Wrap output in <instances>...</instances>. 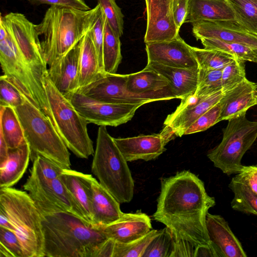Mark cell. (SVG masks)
Here are the masks:
<instances>
[{"label":"cell","mask_w":257,"mask_h":257,"mask_svg":"<svg viewBox=\"0 0 257 257\" xmlns=\"http://www.w3.org/2000/svg\"><path fill=\"white\" fill-rule=\"evenodd\" d=\"M215 205L204 183L189 171L177 172L161 180V192L153 217L165 225L174 244L172 257H194L197 247L211 245L206 215Z\"/></svg>","instance_id":"obj_1"},{"label":"cell","mask_w":257,"mask_h":257,"mask_svg":"<svg viewBox=\"0 0 257 257\" xmlns=\"http://www.w3.org/2000/svg\"><path fill=\"white\" fill-rule=\"evenodd\" d=\"M42 215L45 257H96L108 239L103 228L94 227L73 214Z\"/></svg>","instance_id":"obj_2"},{"label":"cell","mask_w":257,"mask_h":257,"mask_svg":"<svg viewBox=\"0 0 257 257\" xmlns=\"http://www.w3.org/2000/svg\"><path fill=\"white\" fill-rule=\"evenodd\" d=\"M99 5L88 11L56 6L35 25L39 46L48 66L61 59L90 31Z\"/></svg>","instance_id":"obj_3"},{"label":"cell","mask_w":257,"mask_h":257,"mask_svg":"<svg viewBox=\"0 0 257 257\" xmlns=\"http://www.w3.org/2000/svg\"><path fill=\"white\" fill-rule=\"evenodd\" d=\"M0 210L8 217L24 257H44L42 215L27 191L0 188Z\"/></svg>","instance_id":"obj_4"},{"label":"cell","mask_w":257,"mask_h":257,"mask_svg":"<svg viewBox=\"0 0 257 257\" xmlns=\"http://www.w3.org/2000/svg\"><path fill=\"white\" fill-rule=\"evenodd\" d=\"M127 162L106 126H99L91 171L120 203L131 202L134 196V181Z\"/></svg>","instance_id":"obj_5"},{"label":"cell","mask_w":257,"mask_h":257,"mask_svg":"<svg viewBox=\"0 0 257 257\" xmlns=\"http://www.w3.org/2000/svg\"><path fill=\"white\" fill-rule=\"evenodd\" d=\"M41 81L49 104L50 118L56 131L75 156L88 159L94 153L93 142L88 133V122L56 87L48 75V70L43 73Z\"/></svg>","instance_id":"obj_6"},{"label":"cell","mask_w":257,"mask_h":257,"mask_svg":"<svg viewBox=\"0 0 257 257\" xmlns=\"http://www.w3.org/2000/svg\"><path fill=\"white\" fill-rule=\"evenodd\" d=\"M15 108L29 146L31 160L33 162L40 155L65 169H70L69 149L51 119L26 98Z\"/></svg>","instance_id":"obj_7"},{"label":"cell","mask_w":257,"mask_h":257,"mask_svg":"<svg viewBox=\"0 0 257 257\" xmlns=\"http://www.w3.org/2000/svg\"><path fill=\"white\" fill-rule=\"evenodd\" d=\"M228 120L221 142L209 151L207 157L215 167L230 175L243 168L242 158L257 139V121L248 120L246 113Z\"/></svg>","instance_id":"obj_8"},{"label":"cell","mask_w":257,"mask_h":257,"mask_svg":"<svg viewBox=\"0 0 257 257\" xmlns=\"http://www.w3.org/2000/svg\"><path fill=\"white\" fill-rule=\"evenodd\" d=\"M0 62L4 75L29 101L51 119L42 81L35 74L9 33L6 38L0 41Z\"/></svg>","instance_id":"obj_9"},{"label":"cell","mask_w":257,"mask_h":257,"mask_svg":"<svg viewBox=\"0 0 257 257\" xmlns=\"http://www.w3.org/2000/svg\"><path fill=\"white\" fill-rule=\"evenodd\" d=\"M127 74L105 73L77 91L95 100L106 103L141 104L175 99L164 94H137L126 87Z\"/></svg>","instance_id":"obj_10"},{"label":"cell","mask_w":257,"mask_h":257,"mask_svg":"<svg viewBox=\"0 0 257 257\" xmlns=\"http://www.w3.org/2000/svg\"><path fill=\"white\" fill-rule=\"evenodd\" d=\"M76 110L89 123L99 126H117L133 118L136 110L143 105L101 102L77 91L64 95Z\"/></svg>","instance_id":"obj_11"},{"label":"cell","mask_w":257,"mask_h":257,"mask_svg":"<svg viewBox=\"0 0 257 257\" xmlns=\"http://www.w3.org/2000/svg\"><path fill=\"white\" fill-rule=\"evenodd\" d=\"M1 19L20 53L41 80L48 69L39 46L35 25L19 13L11 12L4 17L1 15Z\"/></svg>","instance_id":"obj_12"},{"label":"cell","mask_w":257,"mask_h":257,"mask_svg":"<svg viewBox=\"0 0 257 257\" xmlns=\"http://www.w3.org/2000/svg\"><path fill=\"white\" fill-rule=\"evenodd\" d=\"M27 192L43 215L67 212L85 220L78 205L60 177Z\"/></svg>","instance_id":"obj_13"},{"label":"cell","mask_w":257,"mask_h":257,"mask_svg":"<svg viewBox=\"0 0 257 257\" xmlns=\"http://www.w3.org/2000/svg\"><path fill=\"white\" fill-rule=\"evenodd\" d=\"M225 90H221L204 97L194 94L181 99L180 105L169 114L164 124L177 137L184 135L187 129L201 115L221 99Z\"/></svg>","instance_id":"obj_14"},{"label":"cell","mask_w":257,"mask_h":257,"mask_svg":"<svg viewBox=\"0 0 257 257\" xmlns=\"http://www.w3.org/2000/svg\"><path fill=\"white\" fill-rule=\"evenodd\" d=\"M147 20L144 37L145 43L169 41L177 37L173 0H145Z\"/></svg>","instance_id":"obj_15"},{"label":"cell","mask_w":257,"mask_h":257,"mask_svg":"<svg viewBox=\"0 0 257 257\" xmlns=\"http://www.w3.org/2000/svg\"><path fill=\"white\" fill-rule=\"evenodd\" d=\"M148 62L184 68H199L192 50L179 35L165 41L146 43Z\"/></svg>","instance_id":"obj_16"},{"label":"cell","mask_w":257,"mask_h":257,"mask_svg":"<svg viewBox=\"0 0 257 257\" xmlns=\"http://www.w3.org/2000/svg\"><path fill=\"white\" fill-rule=\"evenodd\" d=\"M192 24L193 34L197 40L203 38L216 39L257 49V36L235 21H201Z\"/></svg>","instance_id":"obj_17"},{"label":"cell","mask_w":257,"mask_h":257,"mask_svg":"<svg viewBox=\"0 0 257 257\" xmlns=\"http://www.w3.org/2000/svg\"><path fill=\"white\" fill-rule=\"evenodd\" d=\"M206 226L211 245L218 257H246L241 242L220 215L207 213Z\"/></svg>","instance_id":"obj_18"},{"label":"cell","mask_w":257,"mask_h":257,"mask_svg":"<svg viewBox=\"0 0 257 257\" xmlns=\"http://www.w3.org/2000/svg\"><path fill=\"white\" fill-rule=\"evenodd\" d=\"M113 139L127 162L154 160L166 150L167 143L160 133Z\"/></svg>","instance_id":"obj_19"},{"label":"cell","mask_w":257,"mask_h":257,"mask_svg":"<svg viewBox=\"0 0 257 257\" xmlns=\"http://www.w3.org/2000/svg\"><path fill=\"white\" fill-rule=\"evenodd\" d=\"M152 229L150 217L140 211L123 213L118 220L103 228L108 238L123 243L137 240Z\"/></svg>","instance_id":"obj_20"},{"label":"cell","mask_w":257,"mask_h":257,"mask_svg":"<svg viewBox=\"0 0 257 257\" xmlns=\"http://www.w3.org/2000/svg\"><path fill=\"white\" fill-rule=\"evenodd\" d=\"M81 41L48 69L50 79L64 95L79 87Z\"/></svg>","instance_id":"obj_21"},{"label":"cell","mask_w":257,"mask_h":257,"mask_svg":"<svg viewBox=\"0 0 257 257\" xmlns=\"http://www.w3.org/2000/svg\"><path fill=\"white\" fill-rule=\"evenodd\" d=\"M220 102L221 121L246 113L249 108L257 104L255 83L245 78L226 90Z\"/></svg>","instance_id":"obj_22"},{"label":"cell","mask_w":257,"mask_h":257,"mask_svg":"<svg viewBox=\"0 0 257 257\" xmlns=\"http://www.w3.org/2000/svg\"><path fill=\"white\" fill-rule=\"evenodd\" d=\"M60 178L78 205L85 220L92 225V182L94 178L71 169H65Z\"/></svg>","instance_id":"obj_23"},{"label":"cell","mask_w":257,"mask_h":257,"mask_svg":"<svg viewBox=\"0 0 257 257\" xmlns=\"http://www.w3.org/2000/svg\"><path fill=\"white\" fill-rule=\"evenodd\" d=\"M146 67L156 71L169 81L176 98L185 99L196 90L199 68L174 67L153 62H148Z\"/></svg>","instance_id":"obj_24"},{"label":"cell","mask_w":257,"mask_h":257,"mask_svg":"<svg viewBox=\"0 0 257 257\" xmlns=\"http://www.w3.org/2000/svg\"><path fill=\"white\" fill-rule=\"evenodd\" d=\"M92 189V225L103 228L118 220L123 212L120 203L95 178Z\"/></svg>","instance_id":"obj_25"},{"label":"cell","mask_w":257,"mask_h":257,"mask_svg":"<svg viewBox=\"0 0 257 257\" xmlns=\"http://www.w3.org/2000/svg\"><path fill=\"white\" fill-rule=\"evenodd\" d=\"M236 21L227 0H189L185 23L201 21Z\"/></svg>","instance_id":"obj_26"},{"label":"cell","mask_w":257,"mask_h":257,"mask_svg":"<svg viewBox=\"0 0 257 257\" xmlns=\"http://www.w3.org/2000/svg\"><path fill=\"white\" fill-rule=\"evenodd\" d=\"M126 85L128 90L137 94H164L176 98L169 81L146 67L140 71L127 74Z\"/></svg>","instance_id":"obj_27"},{"label":"cell","mask_w":257,"mask_h":257,"mask_svg":"<svg viewBox=\"0 0 257 257\" xmlns=\"http://www.w3.org/2000/svg\"><path fill=\"white\" fill-rule=\"evenodd\" d=\"M30 159L29 146L26 141L19 147L10 149L6 160L0 164V188L12 187L23 176Z\"/></svg>","instance_id":"obj_28"},{"label":"cell","mask_w":257,"mask_h":257,"mask_svg":"<svg viewBox=\"0 0 257 257\" xmlns=\"http://www.w3.org/2000/svg\"><path fill=\"white\" fill-rule=\"evenodd\" d=\"M105 73L100 67L89 31L81 41L78 88L91 83Z\"/></svg>","instance_id":"obj_29"},{"label":"cell","mask_w":257,"mask_h":257,"mask_svg":"<svg viewBox=\"0 0 257 257\" xmlns=\"http://www.w3.org/2000/svg\"><path fill=\"white\" fill-rule=\"evenodd\" d=\"M0 134L9 149H14L26 140L24 130L15 108L0 105Z\"/></svg>","instance_id":"obj_30"},{"label":"cell","mask_w":257,"mask_h":257,"mask_svg":"<svg viewBox=\"0 0 257 257\" xmlns=\"http://www.w3.org/2000/svg\"><path fill=\"white\" fill-rule=\"evenodd\" d=\"M30 174L23 185L26 191L59 177L65 169L55 162L42 156L33 162Z\"/></svg>","instance_id":"obj_31"},{"label":"cell","mask_w":257,"mask_h":257,"mask_svg":"<svg viewBox=\"0 0 257 257\" xmlns=\"http://www.w3.org/2000/svg\"><path fill=\"white\" fill-rule=\"evenodd\" d=\"M122 58L120 37L114 33L106 20L103 43L104 72L116 73Z\"/></svg>","instance_id":"obj_32"},{"label":"cell","mask_w":257,"mask_h":257,"mask_svg":"<svg viewBox=\"0 0 257 257\" xmlns=\"http://www.w3.org/2000/svg\"><path fill=\"white\" fill-rule=\"evenodd\" d=\"M229 188L233 193L231 206L235 210L257 215V194L245 184L232 178Z\"/></svg>","instance_id":"obj_33"},{"label":"cell","mask_w":257,"mask_h":257,"mask_svg":"<svg viewBox=\"0 0 257 257\" xmlns=\"http://www.w3.org/2000/svg\"><path fill=\"white\" fill-rule=\"evenodd\" d=\"M236 21L250 32L257 36V2L253 0H227Z\"/></svg>","instance_id":"obj_34"},{"label":"cell","mask_w":257,"mask_h":257,"mask_svg":"<svg viewBox=\"0 0 257 257\" xmlns=\"http://www.w3.org/2000/svg\"><path fill=\"white\" fill-rule=\"evenodd\" d=\"M199 68L204 69L222 70L236 57L225 52L192 47Z\"/></svg>","instance_id":"obj_35"},{"label":"cell","mask_w":257,"mask_h":257,"mask_svg":"<svg viewBox=\"0 0 257 257\" xmlns=\"http://www.w3.org/2000/svg\"><path fill=\"white\" fill-rule=\"evenodd\" d=\"M200 40L204 48L220 50L245 61H254L253 49L247 46L216 39L203 38Z\"/></svg>","instance_id":"obj_36"},{"label":"cell","mask_w":257,"mask_h":257,"mask_svg":"<svg viewBox=\"0 0 257 257\" xmlns=\"http://www.w3.org/2000/svg\"><path fill=\"white\" fill-rule=\"evenodd\" d=\"M221 76L222 70L199 68L197 87L194 94L199 97H204L223 89Z\"/></svg>","instance_id":"obj_37"},{"label":"cell","mask_w":257,"mask_h":257,"mask_svg":"<svg viewBox=\"0 0 257 257\" xmlns=\"http://www.w3.org/2000/svg\"><path fill=\"white\" fill-rule=\"evenodd\" d=\"M174 244L172 235L167 227L160 231L150 242L142 257H172Z\"/></svg>","instance_id":"obj_38"},{"label":"cell","mask_w":257,"mask_h":257,"mask_svg":"<svg viewBox=\"0 0 257 257\" xmlns=\"http://www.w3.org/2000/svg\"><path fill=\"white\" fill-rule=\"evenodd\" d=\"M160 231L152 229L143 237L129 243L115 241L113 257H142L150 242Z\"/></svg>","instance_id":"obj_39"},{"label":"cell","mask_w":257,"mask_h":257,"mask_svg":"<svg viewBox=\"0 0 257 257\" xmlns=\"http://www.w3.org/2000/svg\"><path fill=\"white\" fill-rule=\"evenodd\" d=\"M245 61L236 58L222 70L221 82L224 90L235 86L246 78Z\"/></svg>","instance_id":"obj_40"},{"label":"cell","mask_w":257,"mask_h":257,"mask_svg":"<svg viewBox=\"0 0 257 257\" xmlns=\"http://www.w3.org/2000/svg\"><path fill=\"white\" fill-rule=\"evenodd\" d=\"M102 9L106 20L114 32L119 37L123 34V15L115 0H96Z\"/></svg>","instance_id":"obj_41"},{"label":"cell","mask_w":257,"mask_h":257,"mask_svg":"<svg viewBox=\"0 0 257 257\" xmlns=\"http://www.w3.org/2000/svg\"><path fill=\"white\" fill-rule=\"evenodd\" d=\"M0 257H24L15 232L0 227Z\"/></svg>","instance_id":"obj_42"},{"label":"cell","mask_w":257,"mask_h":257,"mask_svg":"<svg viewBox=\"0 0 257 257\" xmlns=\"http://www.w3.org/2000/svg\"><path fill=\"white\" fill-rule=\"evenodd\" d=\"M0 105L16 108L21 105L26 97L20 90L3 75L0 77Z\"/></svg>","instance_id":"obj_43"},{"label":"cell","mask_w":257,"mask_h":257,"mask_svg":"<svg viewBox=\"0 0 257 257\" xmlns=\"http://www.w3.org/2000/svg\"><path fill=\"white\" fill-rule=\"evenodd\" d=\"M106 18L99 6L91 29L89 31L99 60L100 67L104 72L103 63V43Z\"/></svg>","instance_id":"obj_44"},{"label":"cell","mask_w":257,"mask_h":257,"mask_svg":"<svg viewBox=\"0 0 257 257\" xmlns=\"http://www.w3.org/2000/svg\"><path fill=\"white\" fill-rule=\"evenodd\" d=\"M220 112L221 104L219 101L197 118L187 129L184 135L204 131L212 126L221 121Z\"/></svg>","instance_id":"obj_45"},{"label":"cell","mask_w":257,"mask_h":257,"mask_svg":"<svg viewBox=\"0 0 257 257\" xmlns=\"http://www.w3.org/2000/svg\"><path fill=\"white\" fill-rule=\"evenodd\" d=\"M233 178L245 184L257 194V166H244L243 168Z\"/></svg>","instance_id":"obj_46"},{"label":"cell","mask_w":257,"mask_h":257,"mask_svg":"<svg viewBox=\"0 0 257 257\" xmlns=\"http://www.w3.org/2000/svg\"><path fill=\"white\" fill-rule=\"evenodd\" d=\"M33 5H49L66 7L81 11H88L91 9L83 0H26Z\"/></svg>","instance_id":"obj_47"},{"label":"cell","mask_w":257,"mask_h":257,"mask_svg":"<svg viewBox=\"0 0 257 257\" xmlns=\"http://www.w3.org/2000/svg\"><path fill=\"white\" fill-rule=\"evenodd\" d=\"M188 6L189 0H173L174 21L179 31L182 24L185 23L188 14Z\"/></svg>","instance_id":"obj_48"},{"label":"cell","mask_w":257,"mask_h":257,"mask_svg":"<svg viewBox=\"0 0 257 257\" xmlns=\"http://www.w3.org/2000/svg\"><path fill=\"white\" fill-rule=\"evenodd\" d=\"M115 241L108 238L101 246L96 257H113Z\"/></svg>","instance_id":"obj_49"},{"label":"cell","mask_w":257,"mask_h":257,"mask_svg":"<svg viewBox=\"0 0 257 257\" xmlns=\"http://www.w3.org/2000/svg\"><path fill=\"white\" fill-rule=\"evenodd\" d=\"M218 257L211 245L205 244L198 246L194 257Z\"/></svg>","instance_id":"obj_50"},{"label":"cell","mask_w":257,"mask_h":257,"mask_svg":"<svg viewBox=\"0 0 257 257\" xmlns=\"http://www.w3.org/2000/svg\"><path fill=\"white\" fill-rule=\"evenodd\" d=\"M9 148L3 136L0 134V164L4 162L7 159Z\"/></svg>","instance_id":"obj_51"},{"label":"cell","mask_w":257,"mask_h":257,"mask_svg":"<svg viewBox=\"0 0 257 257\" xmlns=\"http://www.w3.org/2000/svg\"><path fill=\"white\" fill-rule=\"evenodd\" d=\"M0 227L15 232V228L7 215L0 210Z\"/></svg>","instance_id":"obj_52"},{"label":"cell","mask_w":257,"mask_h":257,"mask_svg":"<svg viewBox=\"0 0 257 257\" xmlns=\"http://www.w3.org/2000/svg\"><path fill=\"white\" fill-rule=\"evenodd\" d=\"M8 35V33L6 28L3 22V21L1 19L0 20V41L3 40L7 38Z\"/></svg>","instance_id":"obj_53"},{"label":"cell","mask_w":257,"mask_h":257,"mask_svg":"<svg viewBox=\"0 0 257 257\" xmlns=\"http://www.w3.org/2000/svg\"><path fill=\"white\" fill-rule=\"evenodd\" d=\"M254 53V61L253 62L257 63V49H253Z\"/></svg>","instance_id":"obj_54"},{"label":"cell","mask_w":257,"mask_h":257,"mask_svg":"<svg viewBox=\"0 0 257 257\" xmlns=\"http://www.w3.org/2000/svg\"><path fill=\"white\" fill-rule=\"evenodd\" d=\"M255 85H256V93H257V83H255Z\"/></svg>","instance_id":"obj_55"},{"label":"cell","mask_w":257,"mask_h":257,"mask_svg":"<svg viewBox=\"0 0 257 257\" xmlns=\"http://www.w3.org/2000/svg\"><path fill=\"white\" fill-rule=\"evenodd\" d=\"M253 1L257 2V0H253Z\"/></svg>","instance_id":"obj_56"}]
</instances>
